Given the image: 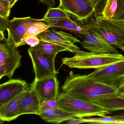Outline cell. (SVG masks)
Returning a JSON list of instances; mask_svg holds the SVG:
<instances>
[{
	"mask_svg": "<svg viewBox=\"0 0 124 124\" xmlns=\"http://www.w3.org/2000/svg\"><path fill=\"white\" fill-rule=\"evenodd\" d=\"M0 45V79L4 77L11 79L21 65L22 56L16 46L5 38Z\"/></svg>",
	"mask_w": 124,
	"mask_h": 124,
	"instance_id": "5b68a950",
	"label": "cell"
},
{
	"mask_svg": "<svg viewBox=\"0 0 124 124\" xmlns=\"http://www.w3.org/2000/svg\"><path fill=\"white\" fill-rule=\"evenodd\" d=\"M94 21L85 26L111 45L117 47L124 43V21L101 16Z\"/></svg>",
	"mask_w": 124,
	"mask_h": 124,
	"instance_id": "277c9868",
	"label": "cell"
},
{
	"mask_svg": "<svg viewBox=\"0 0 124 124\" xmlns=\"http://www.w3.org/2000/svg\"><path fill=\"white\" fill-rule=\"evenodd\" d=\"M26 90L0 107V119L1 121L10 122L19 116L21 101Z\"/></svg>",
	"mask_w": 124,
	"mask_h": 124,
	"instance_id": "9a60e30c",
	"label": "cell"
},
{
	"mask_svg": "<svg viewBox=\"0 0 124 124\" xmlns=\"http://www.w3.org/2000/svg\"><path fill=\"white\" fill-rule=\"evenodd\" d=\"M124 14V0H117L116 11L113 18H116Z\"/></svg>",
	"mask_w": 124,
	"mask_h": 124,
	"instance_id": "83f0119b",
	"label": "cell"
},
{
	"mask_svg": "<svg viewBox=\"0 0 124 124\" xmlns=\"http://www.w3.org/2000/svg\"><path fill=\"white\" fill-rule=\"evenodd\" d=\"M48 22L51 28H56L78 33L83 36L89 29L85 26H81L70 17L57 19H45Z\"/></svg>",
	"mask_w": 124,
	"mask_h": 124,
	"instance_id": "2e32d148",
	"label": "cell"
},
{
	"mask_svg": "<svg viewBox=\"0 0 124 124\" xmlns=\"http://www.w3.org/2000/svg\"><path fill=\"white\" fill-rule=\"evenodd\" d=\"M50 28V26L46 19L43 18L39 19L38 21L32 24L28 27L24 35V42L25 40L27 38L31 36H38Z\"/></svg>",
	"mask_w": 124,
	"mask_h": 124,
	"instance_id": "44dd1931",
	"label": "cell"
},
{
	"mask_svg": "<svg viewBox=\"0 0 124 124\" xmlns=\"http://www.w3.org/2000/svg\"><path fill=\"white\" fill-rule=\"evenodd\" d=\"M39 19L31 17L14 18L9 22L7 30L8 33V41L13 43L18 48L25 45L24 37L29 27L32 24L38 21Z\"/></svg>",
	"mask_w": 124,
	"mask_h": 124,
	"instance_id": "30bf717a",
	"label": "cell"
},
{
	"mask_svg": "<svg viewBox=\"0 0 124 124\" xmlns=\"http://www.w3.org/2000/svg\"><path fill=\"white\" fill-rule=\"evenodd\" d=\"M124 86V83H123V85H122V86Z\"/></svg>",
	"mask_w": 124,
	"mask_h": 124,
	"instance_id": "74e56055",
	"label": "cell"
},
{
	"mask_svg": "<svg viewBox=\"0 0 124 124\" xmlns=\"http://www.w3.org/2000/svg\"><path fill=\"white\" fill-rule=\"evenodd\" d=\"M41 103L40 99L30 85L22 99L19 116L27 114L39 115Z\"/></svg>",
	"mask_w": 124,
	"mask_h": 124,
	"instance_id": "5bb4252c",
	"label": "cell"
},
{
	"mask_svg": "<svg viewBox=\"0 0 124 124\" xmlns=\"http://www.w3.org/2000/svg\"><path fill=\"white\" fill-rule=\"evenodd\" d=\"M38 36H33L29 37L25 40V42L26 44L30 46V47H35L37 46L40 42Z\"/></svg>",
	"mask_w": 124,
	"mask_h": 124,
	"instance_id": "4316f807",
	"label": "cell"
},
{
	"mask_svg": "<svg viewBox=\"0 0 124 124\" xmlns=\"http://www.w3.org/2000/svg\"><path fill=\"white\" fill-rule=\"evenodd\" d=\"M35 47L47 54L55 63V59L58 53L62 51H67L66 49L62 46L41 40Z\"/></svg>",
	"mask_w": 124,
	"mask_h": 124,
	"instance_id": "ffe728a7",
	"label": "cell"
},
{
	"mask_svg": "<svg viewBox=\"0 0 124 124\" xmlns=\"http://www.w3.org/2000/svg\"><path fill=\"white\" fill-rule=\"evenodd\" d=\"M84 39L79 43L83 48L95 54H119L114 46L103 39L93 30L89 29L83 35Z\"/></svg>",
	"mask_w": 124,
	"mask_h": 124,
	"instance_id": "7c38bea8",
	"label": "cell"
},
{
	"mask_svg": "<svg viewBox=\"0 0 124 124\" xmlns=\"http://www.w3.org/2000/svg\"><path fill=\"white\" fill-rule=\"evenodd\" d=\"M28 53L33 64L35 79H40L58 73L55 62L46 54L31 47L28 49Z\"/></svg>",
	"mask_w": 124,
	"mask_h": 124,
	"instance_id": "52a82bcc",
	"label": "cell"
},
{
	"mask_svg": "<svg viewBox=\"0 0 124 124\" xmlns=\"http://www.w3.org/2000/svg\"><path fill=\"white\" fill-rule=\"evenodd\" d=\"M9 22V17L4 18L0 16V31L4 32L7 30Z\"/></svg>",
	"mask_w": 124,
	"mask_h": 124,
	"instance_id": "f1b7e54d",
	"label": "cell"
},
{
	"mask_svg": "<svg viewBox=\"0 0 124 124\" xmlns=\"http://www.w3.org/2000/svg\"><path fill=\"white\" fill-rule=\"evenodd\" d=\"M57 98H53L46 101H41L39 114L42 112L47 109L58 108Z\"/></svg>",
	"mask_w": 124,
	"mask_h": 124,
	"instance_id": "cb8c5ba5",
	"label": "cell"
},
{
	"mask_svg": "<svg viewBox=\"0 0 124 124\" xmlns=\"http://www.w3.org/2000/svg\"><path fill=\"white\" fill-rule=\"evenodd\" d=\"M10 10L8 4L0 2V16L4 18L9 17Z\"/></svg>",
	"mask_w": 124,
	"mask_h": 124,
	"instance_id": "484cf974",
	"label": "cell"
},
{
	"mask_svg": "<svg viewBox=\"0 0 124 124\" xmlns=\"http://www.w3.org/2000/svg\"><path fill=\"white\" fill-rule=\"evenodd\" d=\"M41 41H46L62 46L66 49L67 51L74 54L82 52L75 43L80 42L77 38L71 35L62 31H58L50 28L38 35Z\"/></svg>",
	"mask_w": 124,
	"mask_h": 124,
	"instance_id": "ba28073f",
	"label": "cell"
},
{
	"mask_svg": "<svg viewBox=\"0 0 124 124\" xmlns=\"http://www.w3.org/2000/svg\"><path fill=\"white\" fill-rule=\"evenodd\" d=\"M62 65L80 69H96L124 60L120 54H95L82 51L74 56L61 59Z\"/></svg>",
	"mask_w": 124,
	"mask_h": 124,
	"instance_id": "7a4b0ae2",
	"label": "cell"
},
{
	"mask_svg": "<svg viewBox=\"0 0 124 124\" xmlns=\"http://www.w3.org/2000/svg\"><path fill=\"white\" fill-rule=\"evenodd\" d=\"M115 19H118V20H121V21H124V14L120 16H118Z\"/></svg>",
	"mask_w": 124,
	"mask_h": 124,
	"instance_id": "e575fe53",
	"label": "cell"
},
{
	"mask_svg": "<svg viewBox=\"0 0 124 124\" xmlns=\"http://www.w3.org/2000/svg\"><path fill=\"white\" fill-rule=\"evenodd\" d=\"M58 7L80 21H84L92 16L95 6L91 0H59Z\"/></svg>",
	"mask_w": 124,
	"mask_h": 124,
	"instance_id": "9c48e42d",
	"label": "cell"
},
{
	"mask_svg": "<svg viewBox=\"0 0 124 124\" xmlns=\"http://www.w3.org/2000/svg\"><path fill=\"white\" fill-rule=\"evenodd\" d=\"M42 3L49 8L55 6L56 3L55 0H39Z\"/></svg>",
	"mask_w": 124,
	"mask_h": 124,
	"instance_id": "f546056e",
	"label": "cell"
},
{
	"mask_svg": "<svg viewBox=\"0 0 124 124\" xmlns=\"http://www.w3.org/2000/svg\"><path fill=\"white\" fill-rule=\"evenodd\" d=\"M117 47L119 49H121V50L124 52V43H121L120 45H119V46H117Z\"/></svg>",
	"mask_w": 124,
	"mask_h": 124,
	"instance_id": "836d02e7",
	"label": "cell"
},
{
	"mask_svg": "<svg viewBox=\"0 0 124 124\" xmlns=\"http://www.w3.org/2000/svg\"><path fill=\"white\" fill-rule=\"evenodd\" d=\"M69 17L66 12L58 8H50L43 17L44 19H57Z\"/></svg>",
	"mask_w": 124,
	"mask_h": 124,
	"instance_id": "603a6c76",
	"label": "cell"
},
{
	"mask_svg": "<svg viewBox=\"0 0 124 124\" xmlns=\"http://www.w3.org/2000/svg\"><path fill=\"white\" fill-rule=\"evenodd\" d=\"M5 38V36H4V32L0 31V40L2 41Z\"/></svg>",
	"mask_w": 124,
	"mask_h": 124,
	"instance_id": "d6a6232c",
	"label": "cell"
},
{
	"mask_svg": "<svg viewBox=\"0 0 124 124\" xmlns=\"http://www.w3.org/2000/svg\"><path fill=\"white\" fill-rule=\"evenodd\" d=\"M107 0H99L95 7V15L96 18L101 16V12L106 5Z\"/></svg>",
	"mask_w": 124,
	"mask_h": 124,
	"instance_id": "d4e9b609",
	"label": "cell"
},
{
	"mask_svg": "<svg viewBox=\"0 0 124 124\" xmlns=\"http://www.w3.org/2000/svg\"><path fill=\"white\" fill-rule=\"evenodd\" d=\"M92 2L93 3V5H94V6H95L97 3L98 2L99 0H91Z\"/></svg>",
	"mask_w": 124,
	"mask_h": 124,
	"instance_id": "d590c367",
	"label": "cell"
},
{
	"mask_svg": "<svg viewBox=\"0 0 124 124\" xmlns=\"http://www.w3.org/2000/svg\"><path fill=\"white\" fill-rule=\"evenodd\" d=\"M92 101L111 112L124 110V97L116 93L96 99Z\"/></svg>",
	"mask_w": 124,
	"mask_h": 124,
	"instance_id": "d6986e66",
	"label": "cell"
},
{
	"mask_svg": "<svg viewBox=\"0 0 124 124\" xmlns=\"http://www.w3.org/2000/svg\"><path fill=\"white\" fill-rule=\"evenodd\" d=\"M57 101L59 107L73 114L76 117L103 116L111 113L93 101L74 98L62 92L59 94Z\"/></svg>",
	"mask_w": 124,
	"mask_h": 124,
	"instance_id": "3957f363",
	"label": "cell"
},
{
	"mask_svg": "<svg viewBox=\"0 0 124 124\" xmlns=\"http://www.w3.org/2000/svg\"><path fill=\"white\" fill-rule=\"evenodd\" d=\"M62 92L87 101L116 93V88L97 81L88 75L70 72L61 87Z\"/></svg>",
	"mask_w": 124,
	"mask_h": 124,
	"instance_id": "6da1fadb",
	"label": "cell"
},
{
	"mask_svg": "<svg viewBox=\"0 0 124 124\" xmlns=\"http://www.w3.org/2000/svg\"><path fill=\"white\" fill-rule=\"evenodd\" d=\"M0 2L3 3H6V4H8L7 0H0Z\"/></svg>",
	"mask_w": 124,
	"mask_h": 124,
	"instance_id": "8d00e7d4",
	"label": "cell"
},
{
	"mask_svg": "<svg viewBox=\"0 0 124 124\" xmlns=\"http://www.w3.org/2000/svg\"><path fill=\"white\" fill-rule=\"evenodd\" d=\"M116 94L120 96L124 97V86H122L118 89Z\"/></svg>",
	"mask_w": 124,
	"mask_h": 124,
	"instance_id": "4dcf8cb0",
	"label": "cell"
},
{
	"mask_svg": "<svg viewBox=\"0 0 124 124\" xmlns=\"http://www.w3.org/2000/svg\"><path fill=\"white\" fill-rule=\"evenodd\" d=\"M18 0H7L8 4L11 9L13 7L16 3Z\"/></svg>",
	"mask_w": 124,
	"mask_h": 124,
	"instance_id": "1f68e13d",
	"label": "cell"
},
{
	"mask_svg": "<svg viewBox=\"0 0 124 124\" xmlns=\"http://www.w3.org/2000/svg\"><path fill=\"white\" fill-rule=\"evenodd\" d=\"M30 85L25 80L10 79L0 85V107L26 90Z\"/></svg>",
	"mask_w": 124,
	"mask_h": 124,
	"instance_id": "4fadbf2b",
	"label": "cell"
},
{
	"mask_svg": "<svg viewBox=\"0 0 124 124\" xmlns=\"http://www.w3.org/2000/svg\"><path fill=\"white\" fill-rule=\"evenodd\" d=\"M117 6V0H107L101 16L106 19L113 18L116 11Z\"/></svg>",
	"mask_w": 124,
	"mask_h": 124,
	"instance_id": "7402d4cb",
	"label": "cell"
},
{
	"mask_svg": "<svg viewBox=\"0 0 124 124\" xmlns=\"http://www.w3.org/2000/svg\"><path fill=\"white\" fill-rule=\"evenodd\" d=\"M57 75H53L40 79L34 78L30 84L41 101L58 97L59 94V83Z\"/></svg>",
	"mask_w": 124,
	"mask_h": 124,
	"instance_id": "8fae6325",
	"label": "cell"
},
{
	"mask_svg": "<svg viewBox=\"0 0 124 124\" xmlns=\"http://www.w3.org/2000/svg\"><path fill=\"white\" fill-rule=\"evenodd\" d=\"M89 75L97 81L118 89L124 82V60L95 69Z\"/></svg>",
	"mask_w": 124,
	"mask_h": 124,
	"instance_id": "8992f818",
	"label": "cell"
},
{
	"mask_svg": "<svg viewBox=\"0 0 124 124\" xmlns=\"http://www.w3.org/2000/svg\"><path fill=\"white\" fill-rule=\"evenodd\" d=\"M39 116L46 122L54 124H60L76 116L61 108L47 109L42 112Z\"/></svg>",
	"mask_w": 124,
	"mask_h": 124,
	"instance_id": "ac0fdd59",
	"label": "cell"
},
{
	"mask_svg": "<svg viewBox=\"0 0 124 124\" xmlns=\"http://www.w3.org/2000/svg\"><path fill=\"white\" fill-rule=\"evenodd\" d=\"M66 123L77 124L87 123L91 124H124V114L113 116H103L99 117H74L67 121Z\"/></svg>",
	"mask_w": 124,
	"mask_h": 124,
	"instance_id": "e0dca14e",
	"label": "cell"
}]
</instances>
